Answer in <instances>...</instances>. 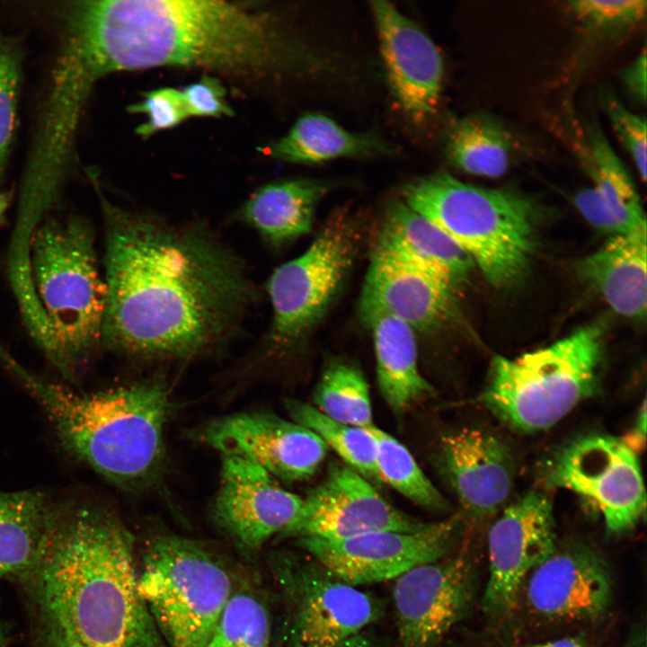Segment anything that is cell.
<instances>
[{
  "instance_id": "obj_42",
  "label": "cell",
  "mask_w": 647,
  "mask_h": 647,
  "mask_svg": "<svg viewBox=\"0 0 647 647\" xmlns=\"http://www.w3.org/2000/svg\"><path fill=\"white\" fill-rule=\"evenodd\" d=\"M338 647H384L382 643L374 638V636L367 634L366 630L363 632H360L348 640H346L344 643H342Z\"/></svg>"
},
{
  "instance_id": "obj_33",
  "label": "cell",
  "mask_w": 647,
  "mask_h": 647,
  "mask_svg": "<svg viewBox=\"0 0 647 647\" xmlns=\"http://www.w3.org/2000/svg\"><path fill=\"white\" fill-rule=\"evenodd\" d=\"M270 618L252 589H235L203 647H270Z\"/></svg>"
},
{
  "instance_id": "obj_34",
  "label": "cell",
  "mask_w": 647,
  "mask_h": 647,
  "mask_svg": "<svg viewBox=\"0 0 647 647\" xmlns=\"http://www.w3.org/2000/svg\"><path fill=\"white\" fill-rule=\"evenodd\" d=\"M21 78L22 50L13 40L0 35V182L16 128Z\"/></svg>"
},
{
  "instance_id": "obj_9",
  "label": "cell",
  "mask_w": 647,
  "mask_h": 647,
  "mask_svg": "<svg viewBox=\"0 0 647 647\" xmlns=\"http://www.w3.org/2000/svg\"><path fill=\"white\" fill-rule=\"evenodd\" d=\"M362 235L359 216L338 212L303 253L274 270L267 283L272 316L266 352L288 354L319 323L345 284Z\"/></svg>"
},
{
  "instance_id": "obj_32",
  "label": "cell",
  "mask_w": 647,
  "mask_h": 647,
  "mask_svg": "<svg viewBox=\"0 0 647 647\" xmlns=\"http://www.w3.org/2000/svg\"><path fill=\"white\" fill-rule=\"evenodd\" d=\"M288 409L293 421L318 435L348 466L368 480L378 481L376 442L367 429L333 421L305 402L290 401Z\"/></svg>"
},
{
  "instance_id": "obj_26",
  "label": "cell",
  "mask_w": 647,
  "mask_h": 647,
  "mask_svg": "<svg viewBox=\"0 0 647 647\" xmlns=\"http://www.w3.org/2000/svg\"><path fill=\"white\" fill-rule=\"evenodd\" d=\"M330 188L310 179L274 182L253 192L237 216L266 244L280 247L311 231L316 207Z\"/></svg>"
},
{
  "instance_id": "obj_14",
  "label": "cell",
  "mask_w": 647,
  "mask_h": 647,
  "mask_svg": "<svg viewBox=\"0 0 647 647\" xmlns=\"http://www.w3.org/2000/svg\"><path fill=\"white\" fill-rule=\"evenodd\" d=\"M427 524L394 507L354 469L335 463L302 498L297 516L280 535L335 540L379 530L417 531Z\"/></svg>"
},
{
  "instance_id": "obj_37",
  "label": "cell",
  "mask_w": 647,
  "mask_h": 647,
  "mask_svg": "<svg viewBox=\"0 0 647 647\" xmlns=\"http://www.w3.org/2000/svg\"><path fill=\"white\" fill-rule=\"evenodd\" d=\"M606 111L621 144L628 152L642 181L646 180V120L627 110L612 96L605 99Z\"/></svg>"
},
{
  "instance_id": "obj_19",
  "label": "cell",
  "mask_w": 647,
  "mask_h": 647,
  "mask_svg": "<svg viewBox=\"0 0 647 647\" xmlns=\"http://www.w3.org/2000/svg\"><path fill=\"white\" fill-rule=\"evenodd\" d=\"M370 8L393 93L412 118L425 119L435 111L442 88L440 52L430 37L391 3L372 1Z\"/></svg>"
},
{
  "instance_id": "obj_43",
  "label": "cell",
  "mask_w": 647,
  "mask_h": 647,
  "mask_svg": "<svg viewBox=\"0 0 647 647\" xmlns=\"http://www.w3.org/2000/svg\"><path fill=\"white\" fill-rule=\"evenodd\" d=\"M13 199L11 191H0V224L4 221L6 211Z\"/></svg>"
},
{
  "instance_id": "obj_22",
  "label": "cell",
  "mask_w": 647,
  "mask_h": 647,
  "mask_svg": "<svg viewBox=\"0 0 647 647\" xmlns=\"http://www.w3.org/2000/svg\"><path fill=\"white\" fill-rule=\"evenodd\" d=\"M374 252L439 277L456 288L467 281L474 266L449 236L403 200L389 206Z\"/></svg>"
},
{
  "instance_id": "obj_36",
  "label": "cell",
  "mask_w": 647,
  "mask_h": 647,
  "mask_svg": "<svg viewBox=\"0 0 647 647\" xmlns=\"http://www.w3.org/2000/svg\"><path fill=\"white\" fill-rule=\"evenodd\" d=\"M128 110L131 113L146 116V120L136 129L137 134L143 137L172 129L189 118L182 92L170 87L145 93L142 100Z\"/></svg>"
},
{
  "instance_id": "obj_31",
  "label": "cell",
  "mask_w": 647,
  "mask_h": 647,
  "mask_svg": "<svg viewBox=\"0 0 647 647\" xmlns=\"http://www.w3.org/2000/svg\"><path fill=\"white\" fill-rule=\"evenodd\" d=\"M367 429L376 442V468L379 482L387 483L414 503L431 510H444L447 502L398 439L375 424Z\"/></svg>"
},
{
  "instance_id": "obj_2",
  "label": "cell",
  "mask_w": 647,
  "mask_h": 647,
  "mask_svg": "<svg viewBox=\"0 0 647 647\" xmlns=\"http://www.w3.org/2000/svg\"><path fill=\"white\" fill-rule=\"evenodd\" d=\"M80 9L109 73L199 66L237 75L320 73L324 58L268 14L211 0H86Z\"/></svg>"
},
{
  "instance_id": "obj_29",
  "label": "cell",
  "mask_w": 647,
  "mask_h": 647,
  "mask_svg": "<svg viewBox=\"0 0 647 647\" xmlns=\"http://www.w3.org/2000/svg\"><path fill=\"white\" fill-rule=\"evenodd\" d=\"M445 151L457 169L475 176L499 178L509 170L511 141L508 133L489 117L470 115L452 124Z\"/></svg>"
},
{
  "instance_id": "obj_18",
  "label": "cell",
  "mask_w": 647,
  "mask_h": 647,
  "mask_svg": "<svg viewBox=\"0 0 647 647\" xmlns=\"http://www.w3.org/2000/svg\"><path fill=\"white\" fill-rule=\"evenodd\" d=\"M222 460L216 519L238 545L258 548L290 525L302 499L246 458L223 456Z\"/></svg>"
},
{
  "instance_id": "obj_12",
  "label": "cell",
  "mask_w": 647,
  "mask_h": 647,
  "mask_svg": "<svg viewBox=\"0 0 647 647\" xmlns=\"http://www.w3.org/2000/svg\"><path fill=\"white\" fill-rule=\"evenodd\" d=\"M462 534V518L456 515L412 532L379 530L345 539L297 541L328 572L358 587L395 580L414 567L448 555Z\"/></svg>"
},
{
  "instance_id": "obj_45",
  "label": "cell",
  "mask_w": 647,
  "mask_h": 647,
  "mask_svg": "<svg viewBox=\"0 0 647 647\" xmlns=\"http://www.w3.org/2000/svg\"><path fill=\"white\" fill-rule=\"evenodd\" d=\"M630 647H645V645H644V642H643V644H641V643H638L633 644Z\"/></svg>"
},
{
  "instance_id": "obj_41",
  "label": "cell",
  "mask_w": 647,
  "mask_h": 647,
  "mask_svg": "<svg viewBox=\"0 0 647 647\" xmlns=\"http://www.w3.org/2000/svg\"><path fill=\"white\" fill-rule=\"evenodd\" d=\"M518 647H592L581 637H564Z\"/></svg>"
},
{
  "instance_id": "obj_38",
  "label": "cell",
  "mask_w": 647,
  "mask_h": 647,
  "mask_svg": "<svg viewBox=\"0 0 647 647\" xmlns=\"http://www.w3.org/2000/svg\"><path fill=\"white\" fill-rule=\"evenodd\" d=\"M181 92L189 117L218 118L233 114L226 99V89L216 77L203 75Z\"/></svg>"
},
{
  "instance_id": "obj_16",
  "label": "cell",
  "mask_w": 647,
  "mask_h": 647,
  "mask_svg": "<svg viewBox=\"0 0 647 647\" xmlns=\"http://www.w3.org/2000/svg\"><path fill=\"white\" fill-rule=\"evenodd\" d=\"M199 438L223 456L246 458L275 478H311L328 447L308 428L267 412H244L216 419Z\"/></svg>"
},
{
  "instance_id": "obj_11",
  "label": "cell",
  "mask_w": 647,
  "mask_h": 647,
  "mask_svg": "<svg viewBox=\"0 0 647 647\" xmlns=\"http://www.w3.org/2000/svg\"><path fill=\"white\" fill-rule=\"evenodd\" d=\"M287 607L286 647H338L377 621L382 604L312 561L278 566Z\"/></svg>"
},
{
  "instance_id": "obj_1",
  "label": "cell",
  "mask_w": 647,
  "mask_h": 647,
  "mask_svg": "<svg viewBox=\"0 0 647 647\" xmlns=\"http://www.w3.org/2000/svg\"><path fill=\"white\" fill-rule=\"evenodd\" d=\"M91 180L104 223L102 346L182 359L229 338L254 296L237 256L202 226L121 208Z\"/></svg>"
},
{
  "instance_id": "obj_7",
  "label": "cell",
  "mask_w": 647,
  "mask_h": 647,
  "mask_svg": "<svg viewBox=\"0 0 647 647\" xmlns=\"http://www.w3.org/2000/svg\"><path fill=\"white\" fill-rule=\"evenodd\" d=\"M601 359V329L582 327L518 358L495 357L478 401L516 430L548 429L596 393Z\"/></svg>"
},
{
  "instance_id": "obj_30",
  "label": "cell",
  "mask_w": 647,
  "mask_h": 647,
  "mask_svg": "<svg viewBox=\"0 0 647 647\" xmlns=\"http://www.w3.org/2000/svg\"><path fill=\"white\" fill-rule=\"evenodd\" d=\"M313 400V406L333 421L359 428L374 425L368 382L348 361L334 359L325 367Z\"/></svg>"
},
{
  "instance_id": "obj_44",
  "label": "cell",
  "mask_w": 647,
  "mask_h": 647,
  "mask_svg": "<svg viewBox=\"0 0 647 647\" xmlns=\"http://www.w3.org/2000/svg\"><path fill=\"white\" fill-rule=\"evenodd\" d=\"M58 647H88L72 637L61 633H58Z\"/></svg>"
},
{
  "instance_id": "obj_39",
  "label": "cell",
  "mask_w": 647,
  "mask_h": 647,
  "mask_svg": "<svg viewBox=\"0 0 647 647\" xmlns=\"http://www.w3.org/2000/svg\"><path fill=\"white\" fill-rule=\"evenodd\" d=\"M622 79L633 98L640 103L646 101V49L628 66L622 74Z\"/></svg>"
},
{
  "instance_id": "obj_28",
  "label": "cell",
  "mask_w": 647,
  "mask_h": 647,
  "mask_svg": "<svg viewBox=\"0 0 647 647\" xmlns=\"http://www.w3.org/2000/svg\"><path fill=\"white\" fill-rule=\"evenodd\" d=\"M393 152L391 145L379 136L349 131L319 113L300 117L269 148L272 157L294 164H318L342 157L371 158Z\"/></svg>"
},
{
  "instance_id": "obj_40",
  "label": "cell",
  "mask_w": 647,
  "mask_h": 647,
  "mask_svg": "<svg viewBox=\"0 0 647 647\" xmlns=\"http://www.w3.org/2000/svg\"><path fill=\"white\" fill-rule=\"evenodd\" d=\"M621 440L634 453H640L646 443V400L643 399L632 430Z\"/></svg>"
},
{
  "instance_id": "obj_23",
  "label": "cell",
  "mask_w": 647,
  "mask_h": 647,
  "mask_svg": "<svg viewBox=\"0 0 647 647\" xmlns=\"http://www.w3.org/2000/svg\"><path fill=\"white\" fill-rule=\"evenodd\" d=\"M588 132L594 184L574 195L577 209L596 228L612 235L646 226L640 198L623 163L597 126Z\"/></svg>"
},
{
  "instance_id": "obj_15",
  "label": "cell",
  "mask_w": 647,
  "mask_h": 647,
  "mask_svg": "<svg viewBox=\"0 0 647 647\" xmlns=\"http://www.w3.org/2000/svg\"><path fill=\"white\" fill-rule=\"evenodd\" d=\"M474 590V568L460 554L419 565L395 579L400 647H433L465 616Z\"/></svg>"
},
{
  "instance_id": "obj_25",
  "label": "cell",
  "mask_w": 647,
  "mask_h": 647,
  "mask_svg": "<svg viewBox=\"0 0 647 647\" xmlns=\"http://www.w3.org/2000/svg\"><path fill=\"white\" fill-rule=\"evenodd\" d=\"M372 333L377 378L381 394L397 414L431 395L433 388L421 375L413 329L377 310H359Z\"/></svg>"
},
{
  "instance_id": "obj_3",
  "label": "cell",
  "mask_w": 647,
  "mask_h": 647,
  "mask_svg": "<svg viewBox=\"0 0 647 647\" xmlns=\"http://www.w3.org/2000/svg\"><path fill=\"white\" fill-rule=\"evenodd\" d=\"M34 570L58 633L88 647H160L138 591L133 538L117 518L58 508Z\"/></svg>"
},
{
  "instance_id": "obj_20",
  "label": "cell",
  "mask_w": 647,
  "mask_h": 647,
  "mask_svg": "<svg viewBox=\"0 0 647 647\" xmlns=\"http://www.w3.org/2000/svg\"><path fill=\"white\" fill-rule=\"evenodd\" d=\"M439 448L446 477L465 511L484 518L501 509L515 474L507 445L490 432L465 428L443 436Z\"/></svg>"
},
{
  "instance_id": "obj_8",
  "label": "cell",
  "mask_w": 647,
  "mask_h": 647,
  "mask_svg": "<svg viewBox=\"0 0 647 647\" xmlns=\"http://www.w3.org/2000/svg\"><path fill=\"white\" fill-rule=\"evenodd\" d=\"M234 590L223 563L193 540L162 535L146 547L138 591L171 647H203Z\"/></svg>"
},
{
  "instance_id": "obj_46",
  "label": "cell",
  "mask_w": 647,
  "mask_h": 647,
  "mask_svg": "<svg viewBox=\"0 0 647 647\" xmlns=\"http://www.w3.org/2000/svg\"><path fill=\"white\" fill-rule=\"evenodd\" d=\"M0 647H4V639H3L1 632H0Z\"/></svg>"
},
{
  "instance_id": "obj_27",
  "label": "cell",
  "mask_w": 647,
  "mask_h": 647,
  "mask_svg": "<svg viewBox=\"0 0 647 647\" xmlns=\"http://www.w3.org/2000/svg\"><path fill=\"white\" fill-rule=\"evenodd\" d=\"M58 508L35 490H0V578L34 570Z\"/></svg>"
},
{
  "instance_id": "obj_21",
  "label": "cell",
  "mask_w": 647,
  "mask_h": 647,
  "mask_svg": "<svg viewBox=\"0 0 647 647\" xmlns=\"http://www.w3.org/2000/svg\"><path fill=\"white\" fill-rule=\"evenodd\" d=\"M456 289L439 277L373 251L359 310L381 311L414 332H432L453 318Z\"/></svg>"
},
{
  "instance_id": "obj_35",
  "label": "cell",
  "mask_w": 647,
  "mask_h": 647,
  "mask_svg": "<svg viewBox=\"0 0 647 647\" xmlns=\"http://www.w3.org/2000/svg\"><path fill=\"white\" fill-rule=\"evenodd\" d=\"M575 17L589 29L601 31L627 29L646 15L645 0H576L569 2Z\"/></svg>"
},
{
  "instance_id": "obj_17",
  "label": "cell",
  "mask_w": 647,
  "mask_h": 647,
  "mask_svg": "<svg viewBox=\"0 0 647 647\" xmlns=\"http://www.w3.org/2000/svg\"><path fill=\"white\" fill-rule=\"evenodd\" d=\"M530 611L550 621L598 618L613 594L610 570L596 549L574 543L554 551L527 577L522 589Z\"/></svg>"
},
{
  "instance_id": "obj_5",
  "label": "cell",
  "mask_w": 647,
  "mask_h": 647,
  "mask_svg": "<svg viewBox=\"0 0 647 647\" xmlns=\"http://www.w3.org/2000/svg\"><path fill=\"white\" fill-rule=\"evenodd\" d=\"M32 282L55 345L53 364L67 379L102 346L105 284L86 217L47 216L30 244Z\"/></svg>"
},
{
  "instance_id": "obj_13",
  "label": "cell",
  "mask_w": 647,
  "mask_h": 647,
  "mask_svg": "<svg viewBox=\"0 0 647 647\" xmlns=\"http://www.w3.org/2000/svg\"><path fill=\"white\" fill-rule=\"evenodd\" d=\"M556 546L553 506L545 493L527 492L502 510L488 533L489 578L482 599L487 617L510 614L528 574Z\"/></svg>"
},
{
  "instance_id": "obj_4",
  "label": "cell",
  "mask_w": 647,
  "mask_h": 647,
  "mask_svg": "<svg viewBox=\"0 0 647 647\" xmlns=\"http://www.w3.org/2000/svg\"><path fill=\"white\" fill-rule=\"evenodd\" d=\"M0 359L49 417L63 448L106 479L136 486L151 480L164 455L168 396L158 384L79 393L33 376L4 350Z\"/></svg>"
},
{
  "instance_id": "obj_10",
  "label": "cell",
  "mask_w": 647,
  "mask_h": 647,
  "mask_svg": "<svg viewBox=\"0 0 647 647\" xmlns=\"http://www.w3.org/2000/svg\"><path fill=\"white\" fill-rule=\"evenodd\" d=\"M545 485L589 500L609 534L633 529L645 512V489L636 453L621 439L600 433L578 437L554 451L541 467Z\"/></svg>"
},
{
  "instance_id": "obj_24",
  "label": "cell",
  "mask_w": 647,
  "mask_h": 647,
  "mask_svg": "<svg viewBox=\"0 0 647 647\" xmlns=\"http://www.w3.org/2000/svg\"><path fill=\"white\" fill-rule=\"evenodd\" d=\"M646 226L612 235L578 264L579 273L621 315L643 318L647 304Z\"/></svg>"
},
{
  "instance_id": "obj_6",
  "label": "cell",
  "mask_w": 647,
  "mask_h": 647,
  "mask_svg": "<svg viewBox=\"0 0 647 647\" xmlns=\"http://www.w3.org/2000/svg\"><path fill=\"white\" fill-rule=\"evenodd\" d=\"M403 201L449 236L493 286L524 277L536 247L535 207L526 197L437 173L407 184Z\"/></svg>"
}]
</instances>
